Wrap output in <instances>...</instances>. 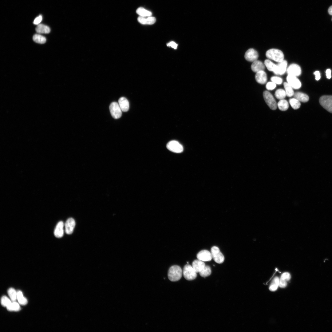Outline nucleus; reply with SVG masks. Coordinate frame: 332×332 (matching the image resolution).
I'll return each instance as SVG.
<instances>
[{
	"instance_id": "1",
	"label": "nucleus",
	"mask_w": 332,
	"mask_h": 332,
	"mask_svg": "<svg viewBox=\"0 0 332 332\" xmlns=\"http://www.w3.org/2000/svg\"><path fill=\"white\" fill-rule=\"evenodd\" d=\"M182 271L181 267L177 265L171 267L168 271V277L169 280L172 282L179 280L181 278Z\"/></svg>"
},
{
	"instance_id": "2",
	"label": "nucleus",
	"mask_w": 332,
	"mask_h": 332,
	"mask_svg": "<svg viewBox=\"0 0 332 332\" xmlns=\"http://www.w3.org/2000/svg\"><path fill=\"white\" fill-rule=\"evenodd\" d=\"M266 55L268 58L278 62L284 60V54L281 50L279 49H270L266 52Z\"/></svg>"
},
{
	"instance_id": "3",
	"label": "nucleus",
	"mask_w": 332,
	"mask_h": 332,
	"mask_svg": "<svg viewBox=\"0 0 332 332\" xmlns=\"http://www.w3.org/2000/svg\"><path fill=\"white\" fill-rule=\"evenodd\" d=\"M321 105L329 112L332 113V96L324 95L319 100Z\"/></svg>"
},
{
	"instance_id": "4",
	"label": "nucleus",
	"mask_w": 332,
	"mask_h": 332,
	"mask_svg": "<svg viewBox=\"0 0 332 332\" xmlns=\"http://www.w3.org/2000/svg\"><path fill=\"white\" fill-rule=\"evenodd\" d=\"M183 273L184 278L188 280H194L197 277V273L192 266L188 264L184 266Z\"/></svg>"
},
{
	"instance_id": "5",
	"label": "nucleus",
	"mask_w": 332,
	"mask_h": 332,
	"mask_svg": "<svg viewBox=\"0 0 332 332\" xmlns=\"http://www.w3.org/2000/svg\"><path fill=\"white\" fill-rule=\"evenodd\" d=\"M263 96L265 102L269 108L272 110H275L277 105L272 94L268 91H265L263 93Z\"/></svg>"
},
{
	"instance_id": "6",
	"label": "nucleus",
	"mask_w": 332,
	"mask_h": 332,
	"mask_svg": "<svg viewBox=\"0 0 332 332\" xmlns=\"http://www.w3.org/2000/svg\"><path fill=\"white\" fill-rule=\"evenodd\" d=\"M211 252L212 258L215 262L220 264L224 262V256L218 247L215 246L212 247L211 249Z\"/></svg>"
},
{
	"instance_id": "7",
	"label": "nucleus",
	"mask_w": 332,
	"mask_h": 332,
	"mask_svg": "<svg viewBox=\"0 0 332 332\" xmlns=\"http://www.w3.org/2000/svg\"><path fill=\"white\" fill-rule=\"evenodd\" d=\"M110 113L112 117L116 119L120 118L122 115V110L118 103L116 102L112 103L109 107Z\"/></svg>"
},
{
	"instance_id": "8",
	"label": "nucleus",
	"mask_w": 332,
	"mask_h": 332,
	"mask_svg": "<svg viewBox=\"0 0 332 332\" xmlns=\"http://www.w3.org/2000/svg\"><path fill=\"white\" fill-rule=\"evenodd\" d=\"M166 147L169 150L175 153H180L183 151L182 145L178 141L175 140L168 142Z\"/></svg>"
},
{
	"instance_id": "9",
	"label": "nucleus",
	"mask_w": 332,
	"mask_h": 332,
	"mask_svg": "<svg viewBox=\"0 0 332 332\" xmlns=\"http://www.w3.org/2000/svg\"><path fill=\"white\" fill-rule=\"evenodd\" d=\"M287 82L294 89H298L301 86L300 80L294 76L288 74L287 77Z\"/></svg>"
},
{
	"instance_id": "10",
	"label": "nucleus",
	"mask_w": 332,
	"mask_h": 332,
	"mask_svg": "<svg viewBox=\"0 0 332 332\" xmlns=\"http://www.w3.org/2000/svg\"><path fill=\"white\" fill-rule=\"evenodd\" d=\"M287 73L289 75H291L297 77L300 75L301 73V69L300 66L296 64H292L287 68Z\"/></svg>"
},
{
	"instance_id": "11",
	"label": "nucleus",
	"mask_w": 332,
	"mask_h": 332,
	"mask_svg": "<svg viewBox=\"0 0 332 332\" xmlns=\"http://www.w3.org/2000/svg\"><path fill=\"white\" fill-rule=\"evenodd\" d=\"M258 52L255 49H249L245 53L244 57L246 60L250 62H254L257 60L258 58Z\"/></svg>"
},
{
	"instance_id": "12",
	"label": "nucleus",
	"mask_w": 332,
	"mask_h": 332,
	"mask_svg": "<svg viewBox=\"0 0 332 332\" xmlns=\"http://www.w3.org/2000/svg\"><path fill=\"white\" fill-rule=\"evenodd\" d=\"M198 259L204 262L210 261L212 258L211 252L206 250H203L199 252L197 255Z\"/></svg>"
},
{
	"instance_id": "13",
	"label": "nucleus",
	"mask_w": 332,
	"mask_h": 332,
	"mask_svg": "<svg viewBox=\"0 0 332 332\" xmlns=\"http://www.w3.org/2000/svg\"><path fill=\"white\" fill-rule=\"evenodd\" d=\"M75 225V222L74 219L70 218L68 219L64 225L66 233L68 234H70L73 232Z\"/></svg>"
},
{
	"instance_id": "14",
	"label": "nucleus",
	"mask_w": 332,
	"mask_h": 332,
	"mask_svg": "<svg viewBox=\"0 0 332 332\" xmlns=\"http://www.w3.org/2000/svg\"><path fill=\"white\" fill-rule=\"evenodd\" d=\"M255 77L256 81L260 84H265L267 81V75L264 70L257 72Z\"/></svg>"
},
{
	"instance_id": "15",
	"label": "nucleus",
	"mask_w": 332,
	"mask_h": 332,
	"mask_svg": "<svg viewBox=\"0 0 332 332\" xmlns=\"http://www.w3.org/2000/svg\"><path fill=\"white\" fill-rule=\"evenodd\" d=\"M251 68L253 71L256 73L259 71L264 70L265 68V65L261 61L257 60L253 62Z\"/></svg>"
},
{
	"instance_id": "16",
	"label": "nucleus",
	"mask_w": 332,
	"mask_h": 332,
	"mask_svg": "<svg viewBox=\"0 0 332 332\" xmlns=\"http://www.w3.org/2000/svg\"><path fill=\"white\" fill-rule=\"evenodd\" d=\"M138 21L142 24L152 25L154 24L156 21V18L152 16L142 17L139 16L137 18Z\"/></svg>"
},
{
	"instance_id": "17",
	"label": "nucleus",
	"mask_w": 332,
	"mask_h": 332,
	"mask_svg": "<svg viewBox=\"0 0 332 332\" xmlns=\"http://www.w3.org/2000/svg\"><path fill=\"white\" fill-rule=\"evenodd\" d=\"M277 70L275 74L283 75L287 70V62L286 60H283L280 62H278V63L277 64Z\"/></svg>"
},
{
	"instance_id": "18",
	"label": "nucleus",
	"mask_w": 332,
	"mask_h": 332,
	"mask_svg": "<svg viewBox=\"0 0 332 332\" xmlns=\"http://www.w3.org/2000/svg\"><path fill=\"white\" fill-rule=\"evenodd\" d=\"M64 225V223L62 221H60L57 223L54 231V233L55 237L57 238H61L63 236Z\"/></svg>"
},
{
	"instance_id": "19",
	"label": "nucleus",
	"mask_w": 332,
	"mask_h": 332,
	"mask_svg": "<svg viewBox=\"0 0 332 332\" xmlns=\"http://www.w3.org/2000/svg\"><path fill=\"white\" fill-rule=\"evenodd\" d=\"M205 266V264L204 261L197 259L193 262L192 266L196 273H199Z\"/></svg>"
},
{
	"instance_id": "20",
	"label": "nucleus",
	"mask_w": 332,
	"mask_h": 332,
	"mask_svg": "<svg viewBox=\"0 0 332 332\" xmlns=\"http://www.w3.org/2000/svg\"><path fill=\"white\" fill-rule=\"evenodd\" d=\"M118 104L122 111H127L129 108V103L127 99L124 97H122L119 98Z\"/></svg>"
},
{
	"instance_id": "21",
	"label": "nucleus",
	"mask_w": 332,
	"mask_h": 332,
	"mask_svg": "<svg viewBox=\"0 0 332 332\" xmlns=\"http://www.w3.org/2000/svg\"><path fill=\"white\" fill-rule=\"evenodd\" d=\"M294 98L298 100L300 102H306L309 100L308 96L306 94L301 92H296L294 95Z\"/></svg>"
},
{
	"instance_id": "22",
	"label": "nucleus",
	"mask_w": 332,
	"mask_h": 332,
	"mask_svg": "<svg viewBox=\"0 0 332 332\" xmlns=\"http://www.w3.org/2000/svg\"><path fill=\"white\" fill-rule=\"evenodd\" d=\"M36 31L39 34H48L50 31V28L45 25L40 24L37 25Z\"/></svg>"
},
{
	"instance_id": "23",
	"label": "nucleus",
	"mask_w": 332,
	"mask_h": 332,
	"mask_svg": "<svg viewBox=\"0 0 332 332\" xmlns=\"http://www.w3.org/2000/svg\"><path fill=\"white\" fill-rule=\"evenodd\" d=\"M264 64L268 70L270 71H272L275 74L277 70V65L268 59L265 60Z\"/></svg>"
},
{
	"instance_id": "24",
	"label": "nucleus",
	"mask_w": 332,
	"mask_h": 332,
	"mask_svg": "<svg viewBox=\"0 0 332 332\" xmlns=\"http://www.w3.org/2000/svg\"><path fill=\"white\" fill-rule=\"evenodd\" d=\"M136 12L140 16L142 17L151 16L152 15L151 12L142 7L138 8L136 10Z\"/></svg>"
},
{
	"instance_id": "25",
	"label": "nucleus",
	"mask_w": 332,
	"mask_h": 332,
	"mask_svg": "<svg viewBox=\"0 0 332 332\" xmlns=\"http://www.w3.org/2000/svg\"><path fill=\"white\" fill-rule=\"evenodd\" d=\"M283 85L286 95L288 97L293 96L294 93L292 87L287 82H284Z\"/></svg>"
},
{
	"instance_id": "26",
	"label": "nucleus",
	"mask_w": 332,
	"mask_h": 332,
	"mask_svg": "<svg viewBox=\"0 0 332 332\" xmlns=\"http://www.w3.org/2000/svg\"><path fill=\"white\" fill-rule=\"evenodd\" d=\"M33 39L34 42L39 44H44L46 41V38L39 34H34Z\"/></svg>"
},
{
	"instance_id": "27",
	"label": "nucleus",
	"mask_w": 332,
	"mask_h": 332,
	"mask_svg": "<svg viewBox=\"0 0 332 332\" xmlns=\"http://www.w3.org/2000/svg\"><path fill=\"white\" fill-rule=\"evenodd\" d=\"M279 109L281 110L284 111L287 110L289 107L288 102L285 100H280L277 105Z\"/></svg>"
},
{
	"instance_id": "28",
	"label": "nucleus",
	"mask_w": 332,
	"mask_h": 332,
	"mask_svg": "<svg viewBox=\"0 0 332 332\" xmlns=\"http://www.w3.org/2000/svg\"><path fill=\"white\" fill-rule=\"evenodd\" d=\"M17 299L19 304L25 305L27 303V300L23 295L22 293L20 290L17 292Z\"/></svg>"
},
{
	"instance_id": "29",
	"label": "nucleus",
	"mask_w": 332,
	"mask_h": 332,
	"mask_svg": "<svg viewBox=\"0 0 332 332\" xmlns=\"http://www.w3.org/2000/svg\"><path fill=\"white\" fill-rule=\"evenodd\" d=\"M279 278L277 277H275L270 286L269 288L270 290L272 291L276 290L279 286Z\"/></svg>"
},
{
	"instance_id": "30",
	"label": "nucleus",
	"mask_w": 332,
	"mask_h": 332,
	"mask_svg": "<svg viewBox=\"0 0 332 332\" xmlns=\"http://www.w3.org/2000/svg\"><path fill=\"white\" fill-rule=\"evenodd\" d=\"M200 275L202 277H205L210 275L211 273L210 267L208 265H205L204 268L199 272Z\"/></svg>"
},
{
	"instance_id": "31",
	"label": "nucleus",
	"mask_w": 332,
	"mask_h": 332,
	"mask_svg": "<svg viewBox=\"0 0 332 332\" xmlns=\"http://www.w3.org/2000/svg\"><path fill=\"white\" fill-rule=\"evenodd\" d=\"M275 96L277 99L281 100L284 99L286 97V94L285 90L280 89L276 90L275 93Z\"/></svg>"
},
{
	"instance_id": "32",
	"label": "nucleus",
	"mask_w": 332,
	"mask_h": 332,
	"mask_svg": "<svg viewBox=\"0 0 332 332\" xmlns=\"http://www.w3.org/2000/svg\"><path fill=\"white\" fill-rule=\"evenodd\" d=\"M289 102L292 108L294 109H298L300 107V102L294 98L290 99Z\"/></svg>"
},
{
	"instance_id": "33",
	"label": "nucleus",
	"mask_w": 332,
	"mask_h": 332,
	"mask_svg": "<svg viewBox=\"0 0 332 332\" xmlns=\"http://www.w3.org/2000/svg\"><path fill=\"white\" fill-rule=\"evenodd\" d=\"M6 308L8 310L10 311H18L20 309L19 304L15 302H12Z\"/></svg>"
},
{
	"instance_id": "34",
	"label": "nucleus",
	"mask_w": 332,
	"mask_h": 332,
	"mask_svg": "<svg viewBox=\"0 0 332 332\" xmlns=\"http://www.w3.org/2000/svg\"><path fill=\"white\" fill-rule=\"evenodd\" d=\"M8 294L11 300L15 302L17 299V292L12 288H9L8 290Z\"/></svg>"
},
{
	"instance_id": "35",
	"label": "nucleus",
	"mask_w": 332,
	"mask_h": 332,
	"mask_svg": "<svg viewBox=\"0 0 332 332\" xmlns=\"http://www.w3.org/2000/svg\"><path fill=\"white\" fill-rule=\"evenodd\" d=\"M1 302L2 306L6 307L9 306L12 302L11 301L5 296H4L2 297Z\"/></svg>"
},
{
	"instance_id": "36",
	"label": "nucleus",
	"mask_w": 332,
	"mask_h": 332,
	"mask_svg": "<svg viewBox=\"0 0 332 332\" xmlns=\"http://www.w3.org/2000/svg\"><path fill=\"white\" fill-rule=\"evenodd\" d=\"M271 80L272 82L278 85L281 84L283 81V80L281 77L276 76L271 77Z\"/></svg>"
},
{
	"instance_id": "37",
	"label": "nucleus",
	"mask_w": 332,
	"mask_h": 332,
	"mask_svg": "<svg viewBox=\"0 0 332 332\" xmlns=\"http://www.w3.org/2000/svg\"><path fill=\"white\" fill-rule=\"evenodd\" d=\"M266 87L268 90H272L276 88V84L272 81L269 82L266 84Z\"/></svg>"
},
{
	"instance_id": "38",
	"label": "nucleus",
	"mask_w": 332,
	"mask_h": 332,
	"mask_svg": "<svg viewBox=\"0 0 332 332\" xmlns=\"http://www.w3.org/2000/svg\"><path fill=\"white\" fill-rule=\"evenodd\" d=\"M290 274L289 273L285 272L282 275L280 279L286 280L287 281L290 280Z\"/></svg>"
},
{
	"instance_id": "39",
	"label": "nucleus",
	"mask_w": 332,
	"mask_h": 332,
	"mask_svg": "<svg viewBox=\"0 0 332 332\" xmlns=\"http://www.w3.org/2000/svg\"><path fill=\"white\" fill-rule=\"evenodd\" d=\"M42 15H39L34 20L33 23L36 25H38L40 23L42 20Z\"/></svg>"
},
{
	"instance_id": "40",
	"label": "nucleus",
	"mask_w": 332,
	"mask_h": 332,
	"mask_svg": "<svg viewBox=\"0 0 332 332\" xmlns=\"http://www.w3.org/2000/svg\"><path fill=\"white\" fill-rule=\"evenodd\" d=\"M287 281L280 279L279 280V286L281 288H284L287 285Z\"/></svg>"
},
{
	"instance_id": "41",
	"label": "nucleus",
	"mask_w": 332,
	"mask_h": 332,
	"mask_svg": "<svg viewBox=\"0 0 332 332\" xmlns=\"http://www.w3.org/2000/svg\"><path fill=\"white\" fill-rule=\"evenodd\" d=\"M167 45L168 46L171 47L174 49H177L178 44L176 43L175 42L172 41L168 43L167 44Z\"/></svg>"
},
{
	"instance_id": "42",
	"label": "nucleus",
	"mask_w": 332,
	"mask_h": 332,
	"mask_svg": "<svg viewBox=\"0 0 332 332\" xmlns=\"http://www.w3.org/2000/svg\"><path fill=\"white\" fill-rule=\"evenodd\" d=\"M314 74L315 76V79L316 80L318 81L320 79L321 76L319 71H316L314 72Z\"/></svg>"
},
{
	"instance_id": "43",
	"label": "nucleus",
	"mask_w": 332,
	"mask_h": 332,
	"mask_svg": "<svg viewBox=\"0 0 332 332\" xmlns=\"http://www.w3.org/2000/svg\"><path fill=\"white\" fill-rule=\"evenodd\" d=\"M326 76L327 78L330 79L331 78V70L330 69H328L326 71Z\"/></svg>"
},
{
	"instance_id": "44",
	"label": "nucleus",
	"mask_w": 332,
	"mask_h": 332,
	"mask_svg": "<svg viewBox=\"0 0 332 332\" xmlns=\"http://www.w3.org/2000/svg\"><path fill=\"white\" fill-rule=\"evenodd\" d=\"M328 12L330 15H332V6H331L329 8L328 10Z\"/></svg>"
},
{
	"instance_id": "45",
	"label": "nucleus",
	"mask_w": 332,
	"mask_h": 332,
	"mask_svg": "<svg viewBox=\"0 0 332 332\" xmlns=\"http://www.w3.org/2000/svg\"></svg>"
}]
</instances>
